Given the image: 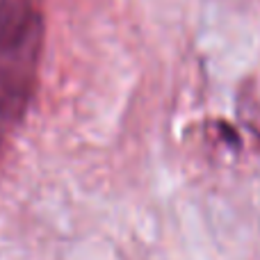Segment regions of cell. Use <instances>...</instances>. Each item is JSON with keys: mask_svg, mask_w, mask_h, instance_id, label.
<instances>
[{"mask_svg": "<svg viewBox=\"0 0 260 260\" xmlns=\"http://www.w3.org/2000/svg\"><path fill=\"white\" fill-rule=\"evenodd\" d=\"M44 48V21L32 0H0V121L27 112L37 64Z\"/></svg>", "mask_w": 260, "mask_h": 260, "instance_id": "obj_1", "label": "cell"}, {"mask_svg": "<svg viewBox=\"0 0 260 260\" xmlns=\"http://www.w3.org/2000/svg\"><path fill=\"white\" fill-rule=\"evenodd\" d=\"M0 151H3V135H0Z\"/></svg>", "mask_w": 260, "mask_h": 260, "instance_id": "obj_2", "label": "cell"}]
</instances>
